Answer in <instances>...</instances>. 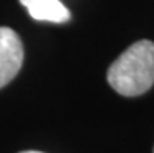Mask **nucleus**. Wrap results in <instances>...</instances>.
I'll list each match as a JSON object with an SVG mask.
<instances>
[{
  "label": "nucleus",
  "mask_w": 154,
  "mask_h": 153,
  "mask_svg": "<svg viewBox=\"0 0 154 153\" xmlns=\"http://www.w3.org/2000/svg\"><path fill=\"white\" fill-rule=\"evenodd\" d=\"M107 83L125 97L142 95L154 84V42L129 46L107 69Z\"/></svg>",
  "instance_id": "obj_1"
},
{
  "label": "nucleus",
  "mask_w": 154,
  "mask_h": 153,
  "mask_svg": "<svg viewBox=\"0 0 154 153\" xmlns=\"http://www.w3.org/2000/svg\"><path fill=\"white\" fill-rule=\"evenodd\" d=\"M23 62V46L17 33L0 27V89L19 74Z\"/></svg>",
  "instance_id": "obj_2"
},
{
  "label": "nucleus",
  "mask_w": 154,
  "mask_h": 153,
  "mask_svg": "<svg viewBox=\"0 0 154 153\" xmlns=\"http://www.w3.org/2000/svg\"><path fill=\"white\" fill-rule=\"evenodd\" d=\"M34 21L62 24L70 19V11L59 0H19Z\"/></svg>",
  "instance_id": "obj_3"
},
{
  "label": "nucleus",
  "mask_w": 154,
  "mask_h": 153,
  "mask_svg": "<svg viewBox=\"0 0 154 153\" xmlns=\"http://www.w3.org/2000/svg\"><path fill=\"white\" fill-rule=\"evenodd\" d=\"M22 153H42V151H33V150H28V151H22Z\"/></svg>",
  "instance_id": "obj_4"
}]
</instances>
